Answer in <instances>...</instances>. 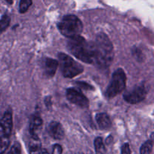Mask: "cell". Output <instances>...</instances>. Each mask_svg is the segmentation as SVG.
I'll list each match as a JSON object with an SVG mask.
<instances>
[{"label": "cell", "instance_id": "23", "mask_svg": "<svg viewBox=\"0 0 154 154\" xmlns=\"http://www.w3.org/2000/svg\"><path fill=\"white\" fill-rule=\"evenodd\" d=\"M45 104L47 108L49 110H51L52 107V101H51V96H47L45 99Z\"/></svg>", "mask_w": 154, "mask_h": 154}, {"label": "cell", "instance_id": "5", "mask_svg": "<svg viewBox=\"0 0 154 154\" xmlns=\"http://www.w3.org/2000/svg\"><path fill=\"white\" fill-rule=\"evenodd\" d=\"M126 85V75L122 69H118L114 72L110 84L107 87L105 96L108 99L115 97L124 90Z\"/></svg>", "mask_w": 154, "mask_h": 154}, {"label": "cell", "instance_id": "13", "mask_svg": "<svg viewBox=\"0 0 154 154\" xmlns=\"http://www.w3.org/2000/svg\"><path fill=\"white\" fill-rule=\"evenodd\" d=\"M29 154H41L42 153V144L39 138H32L29 141Z\"/></svg>", "mask_w": 154, "mask_h": 154}, {"label": "cell", "instance_id": "16", "mask_svg": "<svg viewBox=\"0 0 154 154\" xmlns=\"http://www.w3.org/2000/svg\"><path fill=\"white\" fill-rule=\"evenodd\" d=\"M10 141L8 137L1 136L0 135V154H4L8 147Z\"/></svg>", "mask_w": 154, "mask_h": 154}, {"label": "cell", "instance_id": "15", "mask_svg": "<svg viewBox=\"0 0 154 154\" xmlns=\"http://www.w3.org/2000/svg\"><path fill=\"white\" fill-rule=\"evenodd\" d=\"M153 150V141L148 140L141 145L140 148V154H150Z\"/></svg>", "mask_w": 154, "mask_h": 154}, {"label": "cell", "instance_id": "9", "mask_svg": "<svg viewBox=\"0 0 154 154\" xmlns=\"http://www.w3.org/2000/svg\"><path fill=\"white\" fill-rule=\"evenodd\" d=\"M58 61L54 59L46 57L42 61V70L44 75L48 78H51L55 75L58 67Z\"/></svg>", "mask_w": 154, "mask_h": 154}, {"label": "cell", "instance_id": "22", "mask_svg": "<svg viewBox=\"0 0 154 154\" xmlns=\"http://www.w3.org/2000/svg\"><path fill=\"white\" fill-rule=\"evenodd\" d=\"M121 154H131V150L128 143L123 144L121 147Z\"/></svg>", "mask_w": 154, "mask_h": 154}, {"label": "cell", "instance_id": "1", "mask_svg": "<svg viewBox=\"0 0 154 154\" xmlns=\"http://www.w3.org/2000/svg\"><path fill=\"white\" fill-rule=\"evenodd\" d=\"M94 62L102 69L108 68L114 60V48L111 40L105 33H99L93 42Z\"/></svg>", "mask_w": 154, "mask_h": 154}, {"label": "cell", "instance_id": "11", "mask_svg": "<svg viewBox=\"0 0 154 154\" xmlns=\"http://www.w3.org/2000/svg\"><path fill=\"white\" fill-rule=\"evenodd\" d=\"M43 121L41 117L33 116L31 119L29 125V132L32 138H38V132L42 129Z\"/></svg>", "mask_w": 154, "mask_h": 154}, {"label": "cell", "instance_id": "20", "mask_svg": "<svg viewBox=\"0 0 154 154\" xmlns=\"http://www.w3.org/2000/svg\"><path fill=\"white\" fill-rule=\"evenodd\" d=\"M77 84L79 87L81 88L84 89V90H93L94 88H93V86H91L90 84H89L88 83L86 82H77Z\"/></svg>", "mask_w": 154, "mask_h": 154}, {"label": "cell", "instance_id": "21", "mask_svg": "<svg viewBox=\"0 0 154 154\" xmlns=\"http://www.w3.org/2000/svg\"><path fill=\"white\" fill-rule=\"evenodd\" d=\"M63 147L60 144H54L52 149V154H62Z\"/></svg>", "mask_w": 154, "mask_h": 154}, {"label": "cell", "instance_id": "2", "mask_svg": "<svg viewBox=\"0 0 154 154\" xmlns=\"http://www.w3.org/2000/svg\"><path fill=\"white\" fill-rule=\"evenodd\" d=\"M67 47L69 51L78 60L85 63H94L93 42H87L84 37L77 35L69 38Z\"/></svg>", "mask_w": 154, "mask_h": 154}, {"label": "cell", "instance_id": "10", "mask_svg": "<svg viewBox=\"0 0 154 154\" xmlns=\"http://www.w3.org/2000/svg\"><path fill=\"white\" fill-rule=\"evenodd\" d=\"M48 130L50 136L54 139L62 140L64 137V129L63 126L58 122H51L48 126Z\"/></svg>", "mask_w": 154, "mask_h": 154}, {"label": "cell", "instance_id": "7", "mask_svg": "<svg viewBox=\"0 0 154 154\" xmlns=\"http://www.w3.org/2000/svg\"><path fill=\"white\" fill-rule=\"evenodd\" d=\"M66 97L71 103L81 107L87 108L89 107V100L82 92L77 88H69L66 91Z\"/></svg>", "mask_w": 154, "mask_h": 154}, {"label": "cell", "instance_id": "24", "mask_svg": "<svg viewBox=\"0 0 154 154\" xmlns=\"http://www.w3.org/2000/svg\"><path fill=\"white\" fill-rule=\"evenodd\" d=\"M41 154H49V153H48V152L46 150H42V153H41Z\"/></svg>", "mask_w": 154, "mask_h": 154}, {"label": "cell", "instance_id": "18", "mask_svg": "<svg viewBox=\"0 0 154 154\" xmlns=\"http://www.w3.org/2000/svg\"><path fill=\"white\" fill-rule=\"evenodd\" d=\"M10 21L11 19L8 15L5 14L2 17V18L0 19V32L5 31L8 27Z\"/></svg>", "mask_w": 154, "mask_h": 154}, {"label": "cell", "instance_id": "12", "mask_svg": "<svg viewBox=\"0 0 154 154\" xmlns=\"http://www.w3.org/2000/svg\"><path fill=\"white\" fill-rule=\"evenodd\" d=\"M96 120L100 129H108L111 128V119H110L109 116L105 113H99V114H96Z\"/></svg>", "mask_w": 154, "mask_h": 154}, {"label": "cell", "instance_id": "25", "mask_svg": "<svg viewBox=\"0 0 154 154\" xmlns=\"http://www.w3.org/2000/svg\"><path fill=\"white\" fill-rule=\"evenodd\" d=\"M7 1L8 3H9V4H12L13 3V0H6Z\"/></svg>", "mask_w": 154, "mask_h": 154}, {"label": "cell", "instance_id": "8", "mask_svg": "<svg viewBox=\"0 0 154 154\" xmlns=\"http://www.w3.org/2000/svg\"><path fill=\"white\" fill-rule=\"evenodd\" d=\"M13 128V120L11 111L5 113L0 120V135L5 137H10Z\"/></svg>", "mask_w": 154, "mask_h": 154}, {"label": "cell", "instance_id": "6", "mask_svg": "<svg viewBox=\"0 0 154 154\" xmlns=\"http://www.w3.org/2000/svg\"><path fill=\"white\" fill-rule=\"evenodd\" d=\"M147 96V90L144 85L136 86L132 90L123 95V99L129 104H137L144 100Z\"/></svg>", "mask_w": 154, "mask_h": 154}, {"label": "cell", "instance_id": "14", "mask_svg": "<svg viewBox=\"0 0 154 154\" xmlns=\"http://www.w3.org/2000/svg\"><path fill=\"white\" fill-rule=\"evenodd\" d=\"M94 146L96 154H105L106 149H105V144L103 142V139L101 137H97L95 139Z\"/></svg>", "mask_w": 154, "mask_h": 154}, {"label": "cell", "instance_id": "17", "mask_svg": "<svg viewBox=\"0 0 154 154\" xmlns=\"http://www.w3.org/2000/svg\"><path fill=\"white\" fill-rule=\"evenodd\" d=\"M32 4V0H20L19 9L20 13H25Z\"/></svg>", "mask_w": 154, "mask_h": 154}, {"label": "cell", "instance_id": "19", "mask_svg": "<svg viewBox=\"0 0 154 154\" xmlns=\"http://www.w3.org/2000/svg\"><path fill=\"white\" fill-rule=\"evenodd\" d=\"M8 154H21V147L18 142L15 143Z\"/></svg>", "mask_w": 154, "mask_h": 154}, {"label": "cell", "instance_id": "4", "mask_svg": "<svg viewBox=\"0 0 154 154\" xmlns=\"http://www.w3.org/2000/svg\"><path fill=\"white\" fill-rule=\"evenodd\" d=\"M58 59L60 70L65 78H73L84 72V67L67 54L60 53Z\"/></svg>", "mask_w": 154, "mask_h": 154}, {"label": "cell", "instance_id": "3", "mask_svg": "<svg viewBox=\"0 0 154 154\" xmlns=\"http://www.w3.org/2000/svg\"><path fill=\"white\" fill-rule=\"evenodd\" d=\"M57 26L61 34L69 38L80 35L83 30L82 22L75 15L64 16L58 23Z\"/></svg>", "mask_w": 154, "mask_h": 154}]
</instances>
